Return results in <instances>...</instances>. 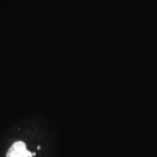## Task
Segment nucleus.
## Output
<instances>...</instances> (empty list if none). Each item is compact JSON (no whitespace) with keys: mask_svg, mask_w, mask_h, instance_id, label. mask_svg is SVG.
Masks as SVG:
<instances>
[{"mask_svg":"<svg viewBox=\"0 0 157 157\" xmlns=\"http://www.w3.org/2000/svg\"><path fill=\"white\" fill-rule=\"evenodd\" d=\"M33 154L27 150L26 145L23 141H17L10 147L6 157H33Z\"/></svg>","mask_w":157,"mask_h":157,"instance_id":"1","label":"nucleus"}]
</instances>
